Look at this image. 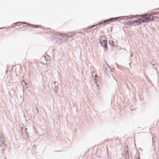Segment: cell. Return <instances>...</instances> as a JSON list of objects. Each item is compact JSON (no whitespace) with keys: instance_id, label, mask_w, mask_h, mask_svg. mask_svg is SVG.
I'll use <instances>...</instances> for the list:
<instances>
[{"instance_id":"7a4b0ae2","label":"cell","mask_w":159,"mask_h":159,"mask_svg":"<svg viewBox=\"0 0 159 159\" xmlns=\"http://www.w3.org/2000/svg\"><path fill=\"white\" fill-rule=\"evenodd\" d=\"M99 41L101 45H102V47L105 49H107V40L106 39V37L104 36H101L99 37Z\"/></svg>"},{"instance_id":"6da1fadb","label":"cell","mask_w":159,"mask_h":159,"mask_svg":"<svg viewBox=\"0 0 159 159\" xmlns=\"http://www.w3.org/2000/svg\"><path fill=\"white\" fill-rule=\"evenodd\" d=\"M152 18H153V17H144V18H143L140 19H139L138 20L135 21H132V22H128V24H139L141 23H144V22H147V21L151 20V19H152Z\"/></svg>"},{"instance_id":"5b68a950","label":"cell","mask_w":159,"mask_h":159,"mask_svg":"<svg viewBox=\"0 0 159 159\" xmlns=\"http://www.w3.org/2000/svg\"><path fill=\"white\" fill-rule=\"evenodd\" d=\"M52 87L54 91L57 92L59 88V85L57 82L54 81L52 83Z\"/></svg>"},{"instance_id":"3957f363","label":"cell","mask_w":159,"mask_h":159,"mask_svg":"<svg viewBox=\"0 0 159 159\" xmlns=\"http://www.w3.org/2000/svg\"><path fill=\"white\" fill-rule=\"evenodd\" d=\"M20 132H21V136L23 138L25 139H27L28 138V136L27 129H26V127L23 125H21L20 126Z\"/></svg>"},{"instance_id":"52a82bcc","label":"cell","mask_w":159,"mask_h":159,"mask_svg":"<svg viewBox=\"0 0 159 159\" xmlns=\"http://www.w3.org/2000/svg\"><path fill=\"white\" fill-rule=\"evenodd\" d=\"M125 153H126V159H128V150L127 147H126L125 148Z\"/></svg>"},{"instance_id":"8992f818","label":"cell","mask_w":159,"mask_h":159,"mask_svg":"<svg viewBox=\"0 0 159 159\" xmlns=\"http://www.w3.org/2000/svg\"><path fill=\"white\" fill-rule=\"evenodd\" d=\"M92 75L94 78V81L96 83H97V74L95 72V71H94L93 72H92Z\"/></svg>"},{"instance_id":"277c9868","label":"cell","mask_w":159,"mask_h":159,"mask_svg":"<svg viewBox=\"0 0 159 159\" xmlns=\"http://www.w3.org/2000/svg\"><path fill=\"white\" fill-rule=\"evenodd\" d=\"M0 146L3 149L6 147V140L4 135L2 134L0 135Z\"/></svg>"}]
</instances>
